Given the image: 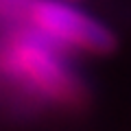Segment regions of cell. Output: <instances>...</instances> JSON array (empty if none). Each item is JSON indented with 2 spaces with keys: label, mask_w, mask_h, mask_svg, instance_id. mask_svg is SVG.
<instances>
[{
  "label": "cell",
  "mask_w": 131,
  "mask_h": 131,
  "mask_svg": "<svg viewBox=\"0 0 131 131\" xmlns=\"http://www.w3.org/2000/svg\"><path fill=\"white\" fill-rule=\"evenodd\" d=\"M35 31L44 33L59 46H72L88 52H112L116 35L105 24L94 20L85 11L63 0H33L28 9Z\"/></svg>",
  "instance_id": "cell-1"
},
{
  "label": "cell",
  "mask_w": 131,
  "mask_h": 131,
  "mask_svg": "<svg viewBox=\"0 0 131 131\" xmlns=\"http://www.w3.org/2000/svg\"><path fill=\"white\" fill-rule=\"evenodd\" d=\"M50 44L55 42L39 31L22 33L13 39V48L5 50V68L46 96L68 101L72 98L77 85L61 59L52 52Z\"/></svg>",
  "instance_id": "cell-2"
}]
</instances>
